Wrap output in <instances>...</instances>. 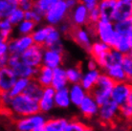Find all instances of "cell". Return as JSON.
Listing matches in <instances>:
<instances>
[{"instance_id": "obj_1", "label": "cell", "mask_w": 132, "mask_h": 131, "mask_svg": "<svg viewBox=\"0 0 132 131\" xmlns=\"http://www.w3.org/2000/svg\"><path fill=\"white\" fill-rule=\"evenodd\" d=\"M5 113L11 116L13 120L24 118L40 113L39 104L38 102L30 98L26 94H21L12 99Z\"/></svg>"}, {"instance_id": "obj_2", "label": "cell", "mask_w": 132, "mask_h": 131, "mask_svg": "<svg viewBox=\"0 0 132 131\" xmlns=\"http://www.w3.org/2000/svg\"><path fill=\"white\" fill-rule=\"evenodd\" d=\"M115 83L116 82L109 76L102 72L96 86L90 92V94L95 98L100 105H102L111 100V94Z\"/></svg>"}, {"instance_id": "obj_3", "label": "cell", "mask_w": 132, "mask_h": 131, "mask_svg": "<svg viewBox=\"0 0 132 131\" xmlns=\"http://www.w3.org/2000/svg\"><path fill=\"white\" fill-rule=\"evenodd\" d=\"M8 66L13 69L17 79H35L38 70L24 63L20 59V56H15V55H10Z\"/></svg>"}, {"instance_id": "obj_4", "label": "cell", "mask_w": 132, "mask_h": 131, "mask_svg": "<svg viewBox=\"0 0 132 131\" xmlns=\"http://www.w3.org/2000/svg\"><path fill=\"white\" fill-rule=\"evenodd\" d=\"M47 121L44 114L38 113L36 115L13 120V125L16 131H35L43 127Z\"/></svg>"}, {"instance_id": "obj_5", "label": "cell", "mask_w": 132, "mask_h": 131, "mask_svg": "<svg viewBox=\"0 0 132 131\" xmlns=\"http://www.w3.org/2000/svg\"><path fill=\"white\" fill-rule=\"evenodd\" d=\"M70 9L65 0H60L59 3L45 13V23L54 27H57L68 18Z\"/></svg>"}, {"instance_id": "obj_6", "label": "cell", "mask_w": 132, "mask_h": 131, "mask_svg": "<svg viewBox=\"0 0 132 131\" xmlns=\"http://www.w3.org/2000/svg\"><path fill=\"white\" fill-rule=\"evenodd\" d=\"M95 34H96V39L105 43L112 48L113 43L117 36L114 22L100 20L95 25Z\"/></svg>"}, {"instance_id": "obj_7", "label": "cell", "mask_w": 132, "mask_h": 131, "mask_svg": "<svg viewBox=\"0 0 132 131\" xmlns=\"http://www.w3.org/2000/svg\"><path fill=\"white\" fill-rule=\"evenodd\" d=\"M98 119L103 125H112L120 119V106L112 100L100 105Z\"/></svg>"}, {"instance_id": "obj_8", "label": "cell", "mask_w": 132, "mask_h": 131, "mask_svg": "<svg viewBox=\"0 0 132 131\" xmlns=\"http://www.w3.org/2000/svg\"><path fill=\"white\" fill-rule=\"evenodd\" d=\"M69 37L79 45L80 48L85 50L86 52H89L90 48L93 42L95 41L94 36H92L89 29L86 27H74L73 31L70 34Z\"/></svg>"}, {"instance_id": "obj_9", "label": "cell", "mask_w": 132, "mask_h": 131, "mask_svg": "<svg viewBox=\"0 0 132 131\" xmlns=\"http://www.w3.org/2000/svg\"><path fill=\"white\" fill-rule=\"evenodd\" d=\"M67 20L73 27H86L89 24V9L83 4L79 3L70 10Z\"/></svg>"}, {"instance_id": "obj_10", "label": "cell", "mask_w": 132, "mask_h": 131, "mask_svg": "<svg viewBox=\"0 0 132 131\" xmlns=\"http://www.w3.org/2000/svg\"><path fill=\"white\" fill-rule=\"evenodd\" d=\"M43 52L44 47L34 44L20 56V59L31 67L38 69L43 65Z\"/></svg>"}, {"instance_id": "obj_11", "label": "cell", "mask_w": 132, "mask_h": 131, "mask_svg": "<svg viewBox=\"0 0 132 131\" xmlns=\"http://www.w3.org/2000/svg\"><path fill=\"white\" fill-rule=\"evenodd\" d=\"M131 89L132 82H116L112 90L111 100L113 102H115L119 106L126 104L128 102L129 96H130V93H131Z\"/></svg>"}, {"instance_id": "obj_12", "label": "cell", "mask_w": 132, "mask_h": 131, "mask_svg": "<svg viewBox=\"0 0 132 131\" xmlns=\"http://www.w3.org/2000/svg\"><path fill=\"white\" fill-rule=\"evenodd\" d=\"M35 44L32 36H15L9 40L10 55L21 56Z\"/></svg>"}, {"instance_id": "obj_13", "label": "cell", "mask_w": 132, "mask_h": 131, "mask_svg": "<svg viewBox=\"0 0 132 131\" xmlns=\"http://www.w3.org/2000/svg\"><path fill=\"white\" fill-rule=\"evenodd\" d=\"M78 108L83 118L86 120H91L93 118L98 117L100 104L97 102L95 98L90 93H88Z\"/></svg>"}, {"instance_id": "obj_14", "label": "cell", "mask_w": 132, "mask_h": 131, "mask_svg": "<svg viewBox=\"0 0 132 131\" xmlns=\"http://www.w3.org/2000/svg\"><path fill=\"white\" fill-rule=\"evenodd\" d=\"M17 77L13 69L9 66L0 68V91L1 93H8L13 88Z\"/></svg>"}, {"instance_id": "obj_15", "label": "cell", "mask_w": 132, "mask_h": 131, "mask_svg": "<svg viewBox=\"0 0 132 131\" xmlns=\"http://www.w3.org/2000/svg\"><path fill=\"white\" fill-rule=\"evenodd\" d=\"M64 60V54L52 49L44 48L43 52V65L49 68L56 69L61 67Z\"/></svg>"}, {"instance_id": "obj_16", "label": "cell", "mask_w": 132, "mask_h": 131, "mask_svg": "<svg viewBox=\"0 0 132 131\" xmlns=\"http://www.w3.org/2000/svg\"><path fill=\"white\" fill-rule=\"evenodd\" d=\"M55 96H56V90L52 86L44 88L42 96L38 101L40 113H42V114L49 113L51 110H53L54 107H56Z\"/></svg>"}, {"instance_id": "obj_17", "label": "cell", "mask_w": 132, "mask_h": 131, "mask_svg": "<svg viewBox=\"0 0 132 131\" xmlns=\"http://www.w3.org/2000/svg\"><path fill=\"white\" fill-rule=\"evenodd\" d=\"M102 73V71L101 69L86 70L85 72H83L82 78L80 80V85L82 86L88 93H90L93 90V88L96 86Z\"/></svg>"}, {"instance_id": "obj_18", "label": "cell", "mask_w": 132, "mask_h": 131, "mask_svg": "<svg viewBox=\"0 0 132 131\" xmlns=\"http://www.w3.org/2000/svg\"><path fill=\"white\" fill-rule=\"evenodd\" d=\"M132 17V4L118 1L117 7L115 9V12L113 13L112 21L114 23L123 21V20L131 19Z\"/></svg>"}, {"instance_id": "obj_19", "label": "cell", "mask_w": 132, "mask_h": 131, "mask_svg": "<svg viewBox=\"0 0 132 131\" xmlns=\"http://www.w3.org/2000/svg\"><path fill=\"white\" fill-rule=\"evenodd\" d=\"M118 1L119 0H101L100 1L98 9L101 13V20L112 21L113 13L115 12Z\"/></svg>"}, {"instance_id": "obj_20", "label": "cell", "mask_w": 132, "mask_h": 131, "mask_svg": "<svg viewBox=\"0 0 132 131\" xmlns=\"http://www.w3.org/2000/svg\"><path fill=\"white\" fill-rule=\"evenodd\" d=\"M69 81L67 79L66 75V69L61 67L54 69V77H53V82H52V87L56 91L61 90V89L67 88L69 87Z\"/></svg>"}, {"instance_id": "obj_21", "label": "cell", "mask_w": 132, "mask_h": 131, "mask_svg": "<svg viewBox=\"0 0 132 131\" xmlns=\"http://www.w3.org/2000/svg\"><path fill=\"white\" fill-rule=\"evenodd\" d=\"M53 77L54 69L42 65L37 70V74H36L35 79L42 86L43 88H47V87H51L52 86Z\"/></svg>"}, {"instance_id": "obj_22", "label": "cell", "mask_w": 132, "mask_h": 131, "mask_svg": "<svg viewBox=\"0 0 132 131\" xmlns=\"http://www.w3.org/2000/svg\"><path fill=\"white\" fill-rule=\"evenodd\" d=\"M53 28L54 26H51L48 24H41L36 27V29L32 34V37H33L35 44L44 47L47 37L51 33V31L53 30Z\"/></svg>"}, {"instance_id": "obj_23", "label": "cell", "mask_w": 132, "mask_h": 131, "mask_svg": "<svg viewBox=\"0 0 132 131\" xmlns=\"http://www.w3.org/2000/svg\"><path fill=\"white\" fill-rule=\"evenodd\" d=\"M68 89H69V95L72 104L77 106V107H79V104L82 102V101L87 96L88 92L80 85V83L70 84Z\"/></svg>"}, {"instance_id": "obj_24", "label": "cell", "mask_w": 132, "mask_h": 131, "mask_svg": "<svg viewBox=\"0 0 132 131\" xmlns=\"http://www.w3.org/2000/svg\"><path fill=\"white\" fill-rule=\"evenodd\" d=\"M55 104H56V107L60 109L69 108V106L72 104V102H71V99H70L68 87L56 91Z\"/></svg>"}, {"instance_id": "obj_25", "label": "cell", "mask_w": 132, "mask_h": 131, "mask_svg": "<svg viewBox=\"0 0 132 131\" xmlns=\"http://www.w3.org/2000/svg\"><path fill=\"white\" fill-rule=\"evenodd\" d=\"M104 73L107 76H109L115 82L128 81V79L126 77V74L123 68H122V64L111 66V67L106 69Z\"/></svg>"}, {"instance_id": "obj_26", "label": "cell", "mask_w": 132, "mask_h": 131, "mask_svg": "<svg viewBox=\"0 0 132 131\" xmlns=\"http://www.w3.org/2000/svg\"><path fill=\"white\" fill-rule=\"evenodd\" d=\"M14 28L8 19H1L0 21V41H9L13 37Z\"/></svg>"}, {"instance_id": "obj_27", "label": "cell", "mask_w": 132, "mask_h": 131, "mask_svg": "<svg viewBox=\"0 0 132 131\" xmlns=\"http://www.w3.org/2000/svg\"><path fill=\"white\" fill-rule=\"evenodd\" d=\"M69 120L65 118H53L47 120L44 128L46 131H65Z\"/></svg>"}, {"instance_id": "obj_28", "label": "cell", "mask_w": 132, "mask_h": 131, "mask_svg": "<svg viewBox=\"0 0 132 131\" xmlns=\"http://www.w3.org/2000/svg\"><path fill=\"white\" fill-rule=\"evenodd\" d=\"M19 8L14 0H0V17L1 19L9 18L12 13Z\"/></svg>"}, {"instance_id": "obj_29", "label": "cell", "mask_w": 132, "mask_h": 131, "mask_svg": "<svg viewBox=\"0 0 132 131\" xmlns=\"http://www.w3.org/2000/svg\"><path fill=\"white\" fill-rule=\"evenodd\" d=\"M66 75H67L69 84L80 83V80H81L83 75L82 67L80 66V64L68 67V68H66Z\"/></svg>"}, {"instance_id": "obj_30", "label": "cell", "mask_w": 132, "mask_h": 131, "mask_svg": "<svg viewBox=\"0 0 132 131\" xmlns=\"http://www.w3.org/2000/svg\"><path fill=\"white\" fill-rule=\"evenodd\" d=\"M36 27L37 25L35 22L24 19L14 28V34L15 36H32Z\"/></svg>"}, {"instance_id": "obj_31", "label": "cell", "mask_w": 132, "mask_h": 131, "mask_svg": "<svg viewBox=\"0 0 132 131\" xmlns=\"http://www.w3.org/2000/svg\"><path fill=\"white\" fill-rule=\"evenodd\" d=\"M111 49H112V48H111L109 45L102 42V41H100V40L96 39L94 42H93V44H92V46H91V48H90L88 54H89L90 58L96 59L97 58H99V56H101L102 55L107 53Z\"/></svg>"}, {"instance_id": "obj_32", "label": "cell", "mask_w": 132, "mask_h": 131, "mask_svg": "<svg viewBox=\"0 0 132 131\" xmlns=\"http://www.w3.org/2000/svg\"><path fill=\"white\" fill-rule=\"evenodd\" d=\"M112 49L117 50L118 52L122 53V55L130 54V44H129L127 36H121V35L117 34L116 39L113 43Z\"/></svg>"}, {"instance_id": "obj_33", "label": "cell", "mask_w": 132, "mask_h": 131, "mask_svg": "<svg viewBox=\"0 0 132 131\" xmlns=\"http://www.w3.org/2000/svg\"><path fill=\"white\" fill-rule=\"evenodd\" d=\"M43 90H44V88L36 81V79H31L30 84L27 87L24 94H26L30 98L34 99L36 102H38L43 94Z\"/></svg>"}, {"instance_id": "obj_34", "label": "cell", "mask_w": 132, "mask_h": 131, "mask_svg": "<svg viewBox=\"0 0 132 131\" xmlns=\"http://www.w3.org/2000/svg\"><path fill=\"white\" fill-rule=\"evenodd\" d=\"M31 79H17L15 83L13 84V88L9 93L12 97H16V96H19L21 94H24L25 91H26L27 87L30 84Z\"/></svg>"}, {"instance_id": "obj_35", "label": "cell", "mask_w": 132, "mask_h": 131, "mask_svg": "<svg viewBox=\"0 0 132 131\" xmlns=\"http://www.w3.org/2000/svg\"><path fill=\"white\" fill-rule=\"evenodd\" d=\"M61 37H62L61 33L59 31V29H57L56 27H54L53 30L51 31V33L49 34L48 37H47V40H46V42H45L44 48L51 49V48H53L54 46H56V44L62 42Z\"/></svg>"}, {"instance_id": "obj_36", "label": "cell", "mask_w": 132, "mask_h": 131, "mask_svg": "<svg viewBox=\"0 0 132 131\" xmlns=\"http://www.w3.org/2000/svg\"><path fill=\"white\" fill-rule=\"evenodd\" d=\"M25 19L33 21L38 26V25L42 24L43 21L45 22V13H43L42 12L34 8L33 10L25 12Z\"/></svg>"}, {"instance_id": "obj_37", "label": "cell", "mask_w": 132, "mask_h": 131, "mask_svg": "<svg viewBox=\"0 0 132 131\" xmlns=\"http://www.w3.org/2000/svg\"><path fill=\"white\" fill-rule=\"evenodd\" d=\"M116 33L121 36H127L132 32V19L123 20L114 23Z\"/></svg>"}, {"instance_id": "obj_38", "label": "cell", "mask_w": 132, "mask_h": 131, "mask_svg": "<svg viewBox=\"0 0 132 131\" xmlns=\"http://www.w3.org/2000/svg\"><path fill=\"white\" fill-rule=\"evenodd\" d=\"M60 1V0H35L34 8L42 12L43 13H46L48 11L51 10Z\"/></svg>"}, {"instance_id": "obj_39", "label": "cell", "mask_w": 132, "mask_h": 131, "mask_svg": "<svg viewBox=\"0 0 132 131\" xmlns=\"http://www.w3.org/2000/svg\"><path fill=\"white\" fill-rule=\"evenodd\" d=\"M122 66L126 74V77L128 79V81H132V54L125 55L122 59Z\"/></svg>"}, {"instance_id": "obj_40", "label": "cell", "mask_w": 132, "mask_h": 131, "mask_svg": "<svg viewBox=\"0 0 132 131\" xmlns=\"http://www.w3.org/2000/svg\"><path fill=\"white\" fill-rule=\"evenodd\" d=\"M86 127H87V125L83 121H79L78 119H72V120H69L65 131H85Z\"/></svg>"}, {"instance_id": "obj_41", "label": "cell", "mask_w": 132, "mask_h": 131, "mask_svg": "<svg viewBox=\"0 0 132 131\" xmlns=\"http://www.w3.org/2000/svg\"><path fill=\"white\" fill-rule=\"evenodd\" d=\"M10 20V22L13 24L14 27H16L19 23H21L25 19V12L20 8H17L16 10L14 11L12 14L10 15V17L8 18Z\"/></svg>"}, {"instance_id": "obj_42", "label": "cell", "mask_w": 132, "mask_h": 131, "mask_svg": "<svg viewBox=\"0 0 132 131\" xmlns=\"http://www.w3.org/2000/svg\"><path fill=\"white\" fill-rule=\"evenodd\" d=\"M120 119L126 121H132V107L128 103L120 106Z\"/></svg>"}, {"instance_id": "obj_43", "label": "cell", "mask_w": 132, "mask_h": 131, "mask_svg": "<svg viewBox=\"0 0 132 131\" xmlns=\"http://www.w3.org/2000/svg\"><path fill=\"white\" fill-rule=\"evenodd\" d=\"M56 28L59 29V31L61 33L62 36H68V37H69L70 34H71V32L73 31V29H74L73 25L69 22V21H68V20H65L64 22H62L61 24H60Z\"/></svg>"}, {"instance_id": "obj_44", "label": "cell", "mask_w": 132, "mask_h": 131, "mask_svg": "<svg viewBox=\"0 0 132 131\" xmlns=\"http://www.w3.org/2000/svg\"><path fill=\"white\" fill-rule=\"evenodd\" d=\"M101 20V13L98 7L92 10H89V24L90 25H96ZM88 24V25H89Z\"/></svg>"}, {"instance_id": "obj_45", "label": "cell", "mask_w": 132, "mask_h": 131, "mask_svg": "<svg viewBox=\"0 0 132 131\" xmlns=\"http://www.w3.org/2000/svg\"><path fill=\"white\" fill-rule=\"evenodd\" d=\"M10 56L9 41H0V56Z\"/></svg>"}, {"instance_id": "obj_46", "label": "cell", "mask_w": 132, "mask_h": 131, "mask_svg": "<svg viewBox=\"0 0 132 131\" xmlns=\"http://www.w3.org/2000/svg\"><path fill=\"white\" fill-rule=\"evenodd\" d=\"M79 3L83 4L89 10H92V9H95V8H97V7L99 6L101 0H79Z\"/></svg>"}, {"instance_id": "obj_47", "label": "cell", "mask_w": 132, "mask_h": 131, "mask_svg": "<svg viewBox=\"0 0 132 131\" xmlns=\"http://www.w3.org/2000/svg\"><path fill=\"white\" fill-rule=\"evenodd\" d=\"M86 66H87V70H95V69H100L99 66H98V63H97V61L94 59H92V58H90V59H88Z\"/></svg>"}, {"instance_id": "obj_48", "label": "cell", "mask_w": 132, "mask_h": 131, "mask_svg": "<svg viewBox=\"0 0 132 131\" xmlns=\"http://www.w3.org/2000/svg\"><path fill=\"white\" fill-rule=\"evenodd\" d=\"M65 1H66L67 6H68V8H69L70 10H71V9H73L74 7H76L77 5L79 3V0H65Z\"/></svg>"}, {"instance_id": "obj_49", "label": "cell", "mask_w": 132, "mask_h": 131, "mask_svg": "<svg viewBox=\"0 0 132 131\" xmlns=\"http://www.w3.org/2000/svg\"><path fill=\"white\" fill-rule=\"evenodd\" d=\"M127 38H128L129 44H130V54H132V32L127 36Z\"/></svg>"}, {"instance_id": "obj_50", "label": "cell", "mask_w": 132, "mask_h": 131, "mask_svg": "<svg viewBox=\"0 0 132 131\" xmlns=\"http://www.w3.org/2000/svg\"><path fill=\"white\" fill-rule=\"evenodd\" d=\"M17 4H18V6L20 5H22V4L26 3V2H29V1H33V0H14Z\"/></svg>"}, {"instance_id": "obj_51", "label": "cell", "mask_w": 132, "mask_h": 131, "mask_svg": "<svg viewBox=\"0 0 132 131\" xmlns=\"http://www.w3.org/2000/svg\"><path fill=\"white\" fill-rule=\"evenodd\" d=\"M127 103H128V104L132 107V89H131V93H130V96H129V99H128V102H127Z\"/></svg>"}, {"instance_id": "obj_52", "label": "cell", "mask_w": 132, "mask_h": 131, "mask_svg": "<svg viewBox=\"0 0 132 131\" xmlns=\"http://www.w3.org/2000/svg\"><path fill=\"white\" fill-rule=\"evenodd\" d=\"M85 131H96L94 128H92L91 126H89V125H87V127H86Z\"/></svg>"}, {"instance_id": "obj_53", "label": "cell", "mask_w": 132, "mask_h": 131, "mask_svg": "<svg viewBox=\"0 0 132 131\" xmlns=\"http://www.w3.org/2000/svg\"><path fill=\"white\" fill-rule=\"evenodd\" d=\"M120 1H122V2H126V3H131L132 4V0H120Z\"/></svg>"}, {"instance_id": "obj_54", "label": "cell", "mask_w": 132, "mask_h": 131, "mask_svg": "<svg viewBox=\"0 0 132 131\" xmlns=\"http://www.w3.org/2000/svg\"><path fill=\"white\" fill-rule=\"evenodd\" d=\"M35 131H46V130H45V128H44V126H43V127H40V128H38V129L35 130Z\"/></svg>"}, {"instance_id": "obj_55", "label": "cell", "mask_w": 132, "mask_h": 131, "mask_svg": "<svg viewBox=\"0 0 132 131\" xmlns=\"http://www.w3.org/2000/svg\"><path fill=\"white\" fill-rule=\"evenodd\" d=\"M131 19H132V17H131Z\"/></svg>"}, {"instance_id": "obj_56", "label": "cell", "mask_w": 132, "mask_h": 131, "mask_svg": "<svg viewBox=\"0 0 132 131\" xmlns=\"http://www.w3.org/2000/svg\"><path fill=\"white\" fill-rule=\"evenodd\" d=\"M131 122H132V121H131Z\"/></svg>"}, {"instance_id": "obj_57", "label": "cell", "mask_w": 132, "mask_h": 131, "mask_svg": "<svg viewBox=\"0 0 132 131\" xmlns=\"http://www.w3.org/2000/svg\"><path fill=\"white\" fill-rule=\"evenodd\" d=\"M131 82H132V81H131Z\"/></svg>"}]
</instances>
